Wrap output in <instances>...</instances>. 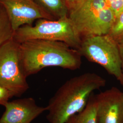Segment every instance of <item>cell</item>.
<instances>
[{"label":"cell","mask_w":123,"mask_h":123,"mask_svg":"<svg viewBox=\"0 0 123 123\" xmlns=\"http://www.w3.org/2000/svg\"><path fill=\"white\" fill-rule=\"evenodd\" d=\"M13 96L12 92L8 89L0 86V105L4 106Z\"/></svg>","instance_id":"cell-16"},{"label":"cell","mask_w":123,"mask_h":123,"mask_svg":"<svg viewBox=\"0 0 123 123\" xmlns=\"http://www.w3.org/2000/svg\"><path fill=\"white\" fill-rule=\"evenodd\" d=\"M115 19L114 13L107 6L80 27L78 31L82 38L90 36L108 34Z\"/></svg>","instance_id":"cell-9"},{"label":"cell","mask_w":123,"mask_h":123,"mask_svg":"<svg viewBox=\"0 0 123 123\" xmlns=\"http://www.w3.org/2000/svg\"><path fill=\"white\" fill-rule=\"evenodd\" d=\"M13 39L20 43L33 39L60 41L79 50L82 38L68 16L57 20L41 19L34 25H24L16 31Z\"/></svg>","instance_id":"cell-3"},{"label":"cell","mask_w":123,"mask_h":123,"mask_svg":"<svg viewBox=\"0 0 123 123\" xmlns=\"http://www.w3.org/2000/svg\"><path fill=\"white\" fill-rule=\"evenodd\" d=\"M85 0H65L68 14L77 9Z\"/></svg>","instance_id":"cell-17"},{"label":"cell","mask_w":123,"mask_h":123,"mask_svg":"<svg viewBox=\"0 0 123 123\" xmlns=\"http://www.w3.org/2000/svg\"><path fill=\"white\" fill-rule=\"evenodd\" d=\"M100 75L86 73L68 80L50 99L47 119L50 123H65L71 116L84 110L93 91L105 86Z\"/></svg>","instance_id":"cell-1"},{"label":"cell","mask_w":123,"mask_h":123,"mask_svg":"<svg viewBox=\"0 0 123 123\" xmlns=\"http://www.w3.org/2000/svg\"><path fill=\"white\" fill-rule=\"evenodd\" d=\"M107 6L105 0H85L77 9L69 13L68 17L78 31L80 26Z\"/></svg>","instance_id":"cell-10"},{"label":"cell","mask_w":123,"mask_h":123,"mask_svg":"<svg viewBox=\"0 0 123 123\" xmlns=\"http://www.w3.org/2000/svg\"><path fill=\"white\" fill-rule=\"evenodd\" d=\"M97 123H123V92L113 87L96 94Z\"/></svg>","instance_id":"cell-7"},{"label":"cell","mask_w":123,"mask_h":123,"mask_svg":"<svg viewBox=\"0 0 123 123\" xmlns=\"http://www.w3.org/2000/svg\"><path fill=\"white\" fill-rule=\"evenodd\" d=\"M119 52L121 57V67H122V71L123 74V43H119Z\"/></svg>","instance_id":"cell-18"},{"label":"cell","mask_w":123,"mask_h":123,"mask_svg":"<svg viewBox=\"0 0 123 123\" xmlns=\"http://www.w3.org/2000/svg\"><path fill=\"white\" fill-rule=\"evenodd\" d=\"M20 44L13 39L0 47V86L16 97H20L29 88L23 70Z\"/></svg>","instance_id":"cell-5"},{"label":"cell","mask_w":123,"mask_h":123,"mask_svg":"<svg viewBox=\"0 0 123 123\" xmlns=\"http://www.w3.org/2000/svg\"><path fill=\"white\" fill-rule=\"evenodd\" d=\"M89 61L104 68L123 86V74L119 43L109 34L82 38L79 49Z\"/></svg>","instance_id":"cell-4"},{"label":"cell","mask_w":123,"mask_h":123,"mask_svg":"<svg viewBox=\"0 0 123 123\" xmlns=\"http://www.w3.org/2000/svg\"><path fill=\"white\" fill-rule=\"evenodd\" d=\"M23 70L26 77L49 67L74 70L82 65L79 50L65 43L46 40H28L20 44Z\"/></svg>","instance_id":"cell-2"},{"label":"cell","mask_w":123,"mask_h":123,"mask_svg":"<svg viewBox=\"0 0 123 123\" xmlns=\"http://www.w3.org/2000/svg\"><path fill=\"white\" fill-rule=\"evenodd\" d=\"M0 5L6 12L15 31L24 25H32L36 20H55L35 0H0Z\"/></svg>","instance_id":"cell-6"},{"label":"cell","mask_w":123,"mask_h":123,"mask_svg":"<svg viewBox=\"0 0 123 123\" xmlns=\"http://www.w3.org/2000/svg\"><path fill=\"white\" fill-rule=\"evenodd\" d=\"M97 95L92 92L84 110L71 116L65 123H97Z\"/></svg>","instance_id":"cell-11"},{"label":"cell","mask_w":123,"mask_h":123,"mask_svg":"<svg viewBox=\"0 0 123 123\" xmlns=\"http://www.w3.org/2000/svg\"><path fill=\"white\" fill-rule=\"evenodd\" d=\"M108 7L114 13L116 18L123 12V0H105Z\"/></svg>","instance_id":"cell-15"},{"label":"cell","mask_w":123,"mask_h":123,"mask_svg":"<svg viewBox=\"0 0 123 123\" xmlns=\"http://www.w3.org/2000/svg\"><path fill=\"white\" fill-rule=\"evenodd\" d=\"M6 110L0 118V123H31L44 111L47 107L37 105L32 98L8 102Z\"/></svg>","instance_id":"cell-8"},{"label":"cell","mask_w":123,"mask_h":123,"mask_svg":"<svg viewBox=\"0 0 123 123\" xmlns=\"http://www.w3.org/2000/svg\"><path fill=\"white\" fill-rule=\"evenodd\" d=\"M15 31L4 9L0 5V47L13 39Z\"/></svg>","instance_id":"cell-13"},{"label":"cell","mask_w":123,"mask_h":123,"mask_svg":"<svg viewBox=\"0 0 123 123\" xmlns=\"http://www.w3.org/2000/svg\"><path fill=\"white\" fill-rule=\"evenodd\" d=\"M55 20L68 16L65 0H35Z\"/></svg>","instance_id":"cell-12"},{"label":"cell","mask_w":123,"mask_h":123,"mask_svg":"<svg viewBox=\"0 0 123 123\" xmlns=\"http://www.w3.org/2000/svg\"><path fill=\"white\" fill-rule=\"evenodd\" d=\"M108 34L117 43H123V12L116 18L114 25Z\"/></svg>","instance_id":"cell-14"}]
</instances>
